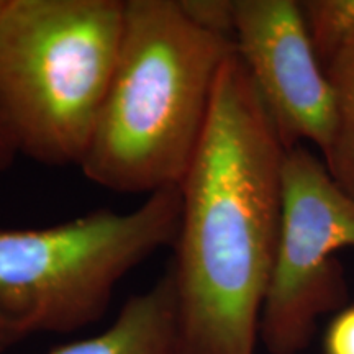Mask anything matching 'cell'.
Returning <instances> with one entry per match:
<instances>
[{
    "mask_svg": "<svg viewBox=\"0 0 354 354\" xmlns=\"http://www.w3.org/2000/svg\"><path fill=\"white\" fill-rule=\"evenodd\" d=\"M286 146L236 51L180 190L169 271L179 354H256L282 221Z\"/></svg>",
    "mask_w": 354,
    "mask_h": 354,
    "instance_id": "1",
    "label": "cell"
},
{
    "mask_svg": "<svg viewBox=\"0 0 354 354\" xmlns=\"http://www.w3.org/2000/svg\"><path fill=\"white\" fill-rule=\"evenodd\" d=\"M232 38L207 32L179 0H127L109 91L79 169L117 194L179 187L234 55Z\"/></svg>",
    "mask_w": 354,
    "mask_h": 354,
    "instance_id": "2",
    "label": "cell"
},
{
    "mask_svg": "<svg viewBox=\"0 0 354 354\" xmlns=\"http://www.w3.org/2000/svg\"><path fill=\"white\" fill-rule=\"evenodd\" d=\"M125 0H0V117L19 154L81 165L109 91Z\"/></svg>",
    "mask_w": 354,
    "mask_h": 354,
    "instance_id": "3",
    "label": "cell"
},
{
    "mask_svg": "<svg viewBox=\"0 0 354 354\" xmlns=\"http://www.w3.org/2000/svg\"><path fill=\"white\" fill-rule=\"evenodd\" d=\"M180 207L179 187H169L127 214L99 209L55 227L0 228V354L100 320L122 279L174 245Z\"/></svg>",
    "mask_w": 354,
    "mask_h": 354,
    "instance_id": "4",
    "label": "cell"
},
{
    "mask_svg": "<svg viewBox=\"0 0 354 354\" xmlns=\"http://www.w3.org/2000/svg\"><path fill=\"white\" fill-rule=\"evenodd\" d=\"M354 248V197L304 145L287 149L282 221L259 323L269 354H302L322 317L348 297L336 251Z\"/></svg>",
    "mask_w": 354,
    "mask_h": 354,
    "instance_id": "5",
    "label": "cell"
},
{
    "mask_svg": "<svg viewBox=\"0 0 354 354\" xmlns=\"http://www.w3.org/2000/svg\"><path fill=\"white\" fill-rule=\"evenodd\" d=\"M234 50L286 149L315 145L328 151L335 95L294 0H236Z\"/></svg>",
    "mask_w": 354,
    "mask_h": 354,
    "instance_id": "6",
    "label": "cell"
},
{
    "mask_svg": "<svg viewBox=\"0 0 354 354\" xmlns=\"http://www.w3.org/2000/svg\"><path fill=\"white\" fill-rule=\"evenodd\" d=\"M48 354H179L176 287L169 269L148 290L131 295L107 330Z\"/></svg>",
    "mask_w": 354,
    "mask_h": 354,
    "instance_id": "7",
    "label": "cell"
},
{
    "mask_svg": "<svg viewBox=\"0 0 354 354\" xmlns=\"http://www.w3.org/2000/svg\"><path fill=\"white\" fill-rule=\"evenodd\" d=\"M326 77L335 95V133L323 162L354 197V44L326 69Z\"/></svg>",
    "mask_w": 354,
    "mask_h": 354,
    "instance_id": "8",
    "label": "cell"
},
{
    "mask_svg": "<svg viewBox=\"0 0 354 354\" xmlns=\"http://www.w3.org/2000/svg\"><path fill=\"white\" fill-rule=\"evenodd\" d=\"M300 8L313 53L326 73L354 44V0H307Z\"/></svg>",
    "mask_w": 354,
    "mask_h": 354,
    "instance_id": "9",
    "label": "cell"
},
{
    "mask_svg": "<svg viewBox=\"0 0 354 354\" xmlns=\"http://www.w3.org/2000/svg\"><path fill=\"white\" fill-rule=\"evenodd\" d=\"M179 3L201 28L233 39L236 0H179Z\"/></svg>",
    "mask_w": 354,
    "mask_h": 354,
    "instance_id": "10",
    "label": "cell"
},
{
    "mask_svg": "<svg viewBox=\"0 0 354 354\" xmlns=\"http://www.w3.org/2000/svg\"><path fill=\"white\" fill-rule=\"evenodd\" d=\"M325 354H354V305L343 308L331 320L323 339Z\"/></svg>",
    "mask_w": 354,
    "mask_h": 354,
    "instance_id": "11",
    "label": "cell"
},
{
    "mask_svg": "<svg viewBox=\"0 0 354 354\" xmlns=\"http://www.w3.org/2000/svg\"><path fill=\"white\" fill-rule=\"evenodd\" d=\"M17 156H19V149H17L10 133L7 131L2 117H0V171L8 169Z\"/></svg>",
    "mask_w": 354,
    "mask_h": 354,
    "instance_id": "12",
    "label": "cell"
}]
</instances>
